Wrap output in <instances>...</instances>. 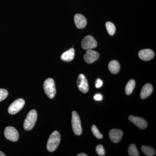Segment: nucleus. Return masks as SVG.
<instances>
[{
    "label": "nucleus",
    "mask_w": 156,
    "mask_h": 156,
    "mask_svg": "<svg viewBox=\"0 0 156 156\" xmlns=\"http://www.w3.org/2000/svg\"><path fill=\"white\" fill-rule=\"evenodd\" d=\"M108 69L112 73H118L119 72L120 65L119 62L117 60H112L109 63L108 66Z\"/></svg>",
    "instance_id": "nucleus-16"
},
{
    "label": "nucleus",
    "mask_w": 156,
    "mask_h": 156,
    "mask_svg": "<svg viewBox=\"0 0 156 156\" xmlns=\"http://www.w3.org/2000/svg\"><path fill=\"white\" fill-rule=\"evenodd\" d=\"M135 86V81L134 80H131L128 81L126 84V93L127 95H131L133 92Z\"/></svg>",
    "instance_id": "nucleus-17"
},
{
    "label": "nucleus",
    "mask_w": 156,
    "mask_h": 156,
    "mask_svg": "<svg viewBox=\"0 0 156 156\" xmlns=\"http://www.w3.org/2000/svg\"><path fill=\"white\" fill-rule=\"evenodd\" d=\"M6 155L4 153H3L1 151H0V156H5Z\"/></svg>",
    "instance_id": "nucleus-27"
},
{
    "label": "nucleus",
    "mask_w": 156,
    "mask_h": 156,
    "mask_svg": "<svg viewBox=\"0 0 156 156\" xmlns=\"http://www.w3.org/2000/svg\"><path fill=\"white\" fill-rule=\"evenodd\" d=\"M91 130L94 136L98 139H100L103 138V135L100 133L97 127L95 125H92L91 127Z\"/></svg>",
    "instance_id": "nucleus-21"
},
{
    "label": "nucleus",
    "mask_w": 156,
    "mask_h": 156,
    "mask_svg": "<svg viewBox=\"0 0 156 156\" xmlns=\"http://www.w3.org/2000/svg\"><path fill=\"white\" fill-rule=\"evenodd\" d=\"M25 105V101L22 98H18L14 101L8 108V112L11 115H15L20 111Z\"/></svg>",
    "instance_id": "nucleus-5"
},
{
    "label": "nucleus",
    "mask_w": 156,
    "mask_h": 156,
    "mask_svg": "<svg viewBox=\"0 0 156 156\" xmlns=\"http://www.w3.org/2000/svg\"><path fill=\"white\" fill-rule=\"evenodd\" d=\"M4 135L10 141L16 142L19 139V134L17 129L14 127L9 126L5 128Z\"/></svg>",
    "instance_id": "nucleus-6"
},
{
    "label": "nucleus",
    "mask_w": 156,
    "mask_h": 156,
    "mask_svg": "<svg viewBox=\"0 0 156 156\" xmlns=\"http://www.w3.org/2000/svg\"><path fill=\"white\" fill-rule=\"evenodd\" d=\"M153 88L151 84L147 83L144 85L141 89L140 97L143 99H145L151 94Z\"/></svg>",
    "instance_id": "nucleus-14"
},
{
    "label": "nucleus",
    "mask_w": 156,
    "mask_h": 156,
    "mask_svg": "<svg viewBox=\"0 0 156 156\" xmlns=\"http://www.w3.org/2000/svg\"><path fill=\"white\" fill-rule=\"evenodd\" d=\"M9 95V92L6 89H0V102L5 100Z\"/></svg>",
    "instance_id": "nucleus-22"
},
{
    "label": "nucleus",
    "mask_w": 156,
    "mask_h": 156,
    "mask_svg": "<svg viewBox=\"0 0 156 156\" xmlns=\"http://www.w3.org/2000/svg\"><path fill=\"white\" fill-rule=\"evenodd\" d=\"M128 153L129 155L131 156H139V153L136 148V145L134 144L129 146L128 148Z\"/></svg>",
    "instance_id": "nucleus-19"
},
{
    "label": "nucleus",
    "mask_w": 156,
    "mask_h": 156,
    "mask_svg": "<svg viewBox=\"0 0 156 156\" xmlns=\"http://www.w3.org/2000/svg\"><path fill=\"white\" fill-rule=\"evenodd\" d=\"M99 57V54L98 52L94 50H87V53L84 55V58L85 61L87 63H93L96 61Z\"/></svg>",
    "instance_id": "nucleus-10"
},
{
    "label": "nucleus",
    "mask_w": 156,
    "mask_h": 156,
    "mask_svg": "<svg viewBox=\"0 0 156 156\" xmlns=\"http://www.w3.org/2000/svg\"><path fill=\"white\" fill-rule=\"evenodd\" d=\"M44 88L45 93L50 98H53L56 94L55 82L52 78H48L44 82Z\"/></svg>",
    "instance_id": "nucleus-3"
},
{
    "label": "nucleus",
    "mask_w": 156,
    "mask_h": 156,
    "mask_svg": "<svg viewBox=\"0 0 156 156\" xmlns=\"http://www.w3.org/2000/svg\"><path fill=\"white\" fill-rule=\"evenodd\" d=\"M96 152L99 156H104L105 154V151L103 146L102 145H98L96 147Z\"/></svg>",
    "instance_id": "nucleus-23"
},
{
    "label": "nucleus",
    "mask_w": 156,
    "mask_h": 156,
    "mask_svg": "<svg viewBox=\"0 0 156 156\" xmlns=\"http://www.w3.org/2000/svg\"><path fill=\"white\" fill-rule=\"evenodd\" d=\"M37 119V113L35 110L32 109L29 112L24 120L23 127L26 131H30L33 128Z\"/></svg>",
    "instance_id": "nucleus-2"
},
{
    "label": "nucleus",
    "mask_w": 156,
    "mask_h": 156,
    "mask_svg": "<svg viewBox=\"0 0 156 156\" xmlns=\"http://www.w3.org/2000/svg\"><path fill=\"white\" fill-rule=\"evenodd\" d=\"M141 150L143 153L147 156H154L156 153L155 151L153 148L148 146H142L141 147Z\"/></svg>",
    "instance_id": "nucleus-18"
},
{
    "label": "nucleus",
    "mask_w": 156,
    "mask_h": 156,
    "mask_svg": "<svg viewBox=\"0 0 156 156\" xmlns=\"http://www.w3.org/2000/svg\"><path fill=\"white\" fill-rule=\"evenodd\" d=\"M103 85V82L100 80V79H98L96 80V84H95V87L97 88H99L101 87Z\"/></svg>",
    "instance_id": "nucleus-24"
},
{
    "label": "nucleus",
    "mask_w": 156,
    "mask_h": 156,
    "mask_svg": "<svg viewBox=\"0 0 156 156\" xmlns=\"http://www.w3.org/2000/svg\"><path fill=\"white\" fill-rule=\"evenodd\" d=\"M60 142V135L58 131H53L48 139L47 143V149L50 152L56 150Z\"/></svg>",
    "instance_id": "nucleus-1"
},
{
    "label": "nucleus",
    "mask_w": 156,
    "mask_h": 156,
    "mask_svg": "<svg viewBox=\"0 0 156 156\" xmlns=\"http://www.w3.org/2000/svg\"><path fill=\"white\" fill-rule=\"evenodd\" d=\"M81 45L84 50H91L97 47V42L92 36L88 35L83 39Z\"/></svg>",
    "instance_id": "nucleus-7"
},
{
    "label": "nucleus",
    "mask_w": 156,
    "mask_h": 156,
    "mask_svg": "<svg viewBox=\"0 0 156 156\" xmlns=\"http://www.w3.org/2000/svg\"><path fill=\"white\" fill-rule=\"evenodd\" d=\"M128 119L130 122L134 123L137 127L141 129H144L147 128V123L143 118L141 117L134 116L130 115L128 118Z\"/></svg>",
    "instance_id": "nucleus-9"
},
{
    "label": "nucleus",
    "mask_w": 156,
    "mask_h": 156,
    "mask_svg": "<svg viewBox=\"0 0 156 156\" xmlns=\"http://www.w3.org/2000/svg\"><path fill=\"white\" fill-rule=\"evenodd\" d=\"M77 156H88V155L85 153H80L77 155Z\"/></svg>",
    "instance_id": "nucleus-26"
},
{
    "label": "nucleus",
    "mask_w": 156,
    "mask_h": 156,
    "mask_svg": "<svg viewBox=\"0 0 156 156\" xmlns=\"http://www.w3.org/2000/svg\"><path fill=\"white\" fill-rule=\"evenodd\" d=\"M106 27L108 34L111 35H113L116 31L114 23L111 22H107L106 23Z\"/></svg>",
    "instance_id": "nucleus-20"
},
{
    "label": "nucleus",
    "mask_w": 156,
    "mask_h": 156,
    "mask_svg": "<svg viewBox=\"0 0 156 156\" xmlns=\"http://www.w3.org/2000/svg\"><path fill=\"white\" fill-rule=\"evenodd\" d=\"M77 84L78 89L81 92L86 93L89 91V87L88 81L86 76L83 74H80L78 76Z\"/></svg>",
    "instance_id": "nucleus-8"
},
{
    "label": "nucleus",
    "mask_w": 156,
    "mask_h": 156,
    "mask_svg": "<svg viewBox=\"0 0 156 156\" xmlns=\"http://www.w3.org/2000/svg\"><path fill=\"white\" fill-rule=\"evenodd\" d=\"M74 21L76 27L79 29H83L86 27L87 21L86 17L81 14H76L74 16Z\"/></svg>",
    "instance_id": "nucleus-13"
},
{
    "label": "nucleus",
    "mask_w": 156,
    "mask_h": 156,
    "mask_svg": "<svg viewBox=\"0 0 156 156\" xmlns=\"http://www.w3.org/2000/svg\"><path fill=\"white\" fill-rule=\"evenodd\" d=\"M74 56L75 50L73 48H72L62 53L61 56V58L63 61L70 62L72 61Z\"/></svg>",
    "instance_id": "nucleus-15"
},
{
    "label": "nucleus",
    "mask_w": 156,
    "mask_h": 156,
    "mask_svg": "<svg viewBox=\"0 0 156 156\" xmlns=\"http://www.w3.org/2000/svg\"><path fill=\"white\" fill-rule=\"evenodd\" d=\"M72 125L74 134L78 136L80 135L82 133L80 119L79 115L76 111H73L72 112Z\"/></svg>",
    "instance_id": "nucleus-4"
},
{
    "label": "nucleus",
    "mask_w": 156,
    "mask_h": 156,
    "mask_svg": "<svg viewBox=\"0 0 156 156\" xmlns=\"http://www.w3.org/2000/svg\"><path fill=\"white\" fill-rule=\"evenodd\" d=\"M110 139L113 142L117 143L119 142L122 139L123 135V132L120 129H112L109 132Z\"/></svg>",
    "instance_id": "nucleus-11"
},
{
    "label": "nucleus",
    "mask_w": 156,
    "mask_h": 156,
    "mask_svg": "<svg viewBox=\"0 0 156 156\" xmlns=\"http://www.w3.org/2000/svg\"><path fill=\"white\" fill-rule=\"evenodd\" d=\"M138 56L140 59L144 61H149L154 58V53L151 49H144L139 51Z\"/></svg>",
    "instance_id": "nucleus-12"
},
{
    "label": "nucleus",
    "mask_w": 156,
    "mask_h": 156,
    "mask_svg": "<svg viewBox=\"0 0 156 156\" xmlns=\"http://www.w3.org/2000/svg\"><path fill=\"white\" fill-rule=\"evenodd\" d=\"M94 98L96 101H101L102 99V96L100 94H98L94 96Z\"/></svg>",
    "instance_id": "nucleus-25"
}]
</instances>
